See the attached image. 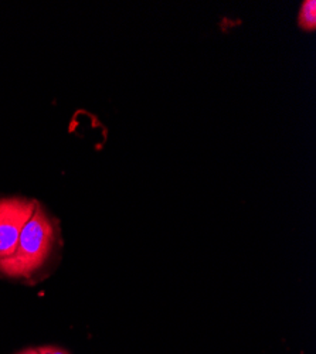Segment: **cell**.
Returning a JSON list of instances; mask_svg holds the SVG:
<instances>
[{"mask_svg": "<svg viewBox=\"0 0 316 354\" xmlns=\"http://www.w3.org/2000/svg\"><path fill=\"white\" fill-rule=\"evenodd\" d=\"M59 237L57 223L39 203L21 230L15 251L0 259V275L12 279H28L40 272L50 259Z\"/></svg>", "mask_w": 316, "mask_h": 354, "instance_id": "obj_1", "label": "cell"}, {"mask_svg": "<svg viewBox=\"0 0 316 354\" xmlns=\"http://www.w3.org/2000/svg\"><path fill=\"white\" fill-rule=\"evenodd\" d=\"M39 353L40 354H70L67 350L62 348V347H57V346H41V347H37Z\"/></svg>", "mask_w": 316, "mask_h": 354, "instance_id": "obj_4", "label": "cell"}, {"mask_svg": "<svg viewBox=\"0 0 316 354\" xmlns=\"http://www.w3.org/2000/svg\"><path fill=\"white\" fill-rule=\"evenodd\" d=\"M16 354H40V353H39V350H37V348L30 347V348H24V350H21V351L16 353Z\"/></svg>", "mask_w": 316, "mask_h": 354, "instance_id": "obj_5", "label": "cell"}, {"mask_svg": "<svg viewBox=\"0 0 316 354\" xmlns=\"http://www.w3.org/2000/svg\"><path fill=\"white\" fill-rule=\"evenodd\" d=\"M298 24L305 32H313L316 28V2L315 0H306L302 3L299 15H298Z\"/></svg>", "mask_w": 316, "mask_h": 354, "instance_id": "obj_3", "label": "cell"}, {"mask_svg": "<svg viewBox=\"0 0 316 354\" xmlns=\"http://www.w3.org/2000/svg\"><path fill=\"white\" fill-rule=\"evenodd\" d=\"M37 204V200L26 197L0 198V259L15 251L21 230L33 216Z\"/></svg>", "mask_w": 316, "mask_h": 354, "instance_id": "obj_2", "label": "cell"}]
</instances>
